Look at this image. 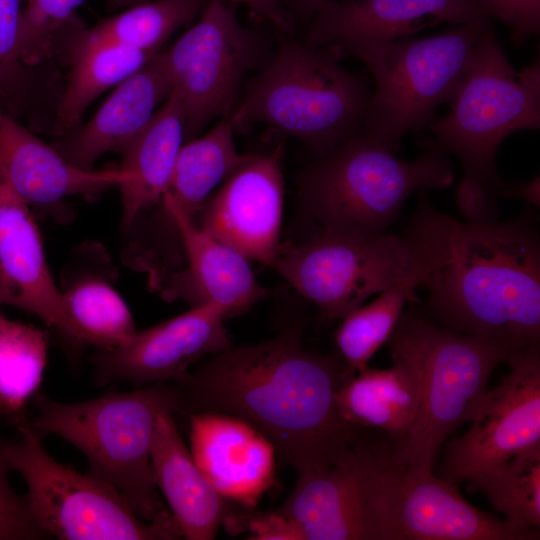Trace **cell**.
Masks as SVG:
<instances>
[{
  "label": "cell",
  "mask_w": 540,
  "mask_h": 540,
  "mask_svg": "<svg viewBox=\"0 0 540 540\" xmlns=\"http://www.w3.org/2000/svg\"><path fill=\"white\" fill-rule=\"evenodd\" d=\"M351 376L342 357L304 350L300 334L291 331L254 345H229L171 384L178 411L242 418L305 474L336 464L362 438L337 406V392Z\"/></svg>",
  "instance_id": "1"
},
{
  "label": "cell",
  "mask_w": 540,
  "mask_h": 540,
  "mask_svg": "<svg viewBox=\"0 0 540 540\" xmlns=\"http://www.w3.org/2000/svg\"><path fill=\"white\" fill-rule=\"evenodd\" d=\"M403 238L421 267L431 321L509 355L539 344L540 242L528 220L459 221L422 189Z\"/></svg>",
  "instance_id": "2"
},
{
  "label": "cell",
  "mask_w": 540,
  "mask_h": 540,
  "mask_svg": "<svg viewBox=\"0 0 540 540\" xmlns=\"http://www.w3.org/2000/svg\"><path fill=\"white\" fill-rule=\"evenodd\" d=\"M387 344L391 357L412 365L421 388L416 418L389 444L391 456L405 468L432 470L440 448L470 422L492 372L509 353L447 330L413 308L403 311Z\"/></svg>",
  "instance_id": "3"
},
{
  "label": "cell",
  "mask_w": 540,
  "mask_h": 540,
  "mask_svg": "<svg viewBox=\"0 0 540 540\" xmlns=\"http://www.w3.org/2000/svg\"><path fill=\"white\" fill-rule=\"evenodd\" d=\"M29 427L40 437L58 435L87 458L88 474L109 484L150 522L166 510L156 491L151 462L155 422L165 410H178L172 384L158 382L130 392H110L77 403L37 399Z\"/></svg>",
  "instance_id": "4"
},
{
  "label": "cell",
  "mask_w": 540,
  "mask_h": 540,
  "mask_svg": "<svg viewBox=\"0 0 540 540\" xmlns=\"http://www.w3.org/2000/svg\"><path fill=\"white\" fill-rule=\"evenodd\" d=\"M329 53L282 38L230 114L236 129L261 123L323 157L360 132L371 92Z\"/></svg>",
  "instance_id": "5"
},
{
  "label": "cell",
  "mask_w": 540,
  "mask_h": 540,
  "mask_svg": "<svg viewBox=\"0 0 540 540\" xmlns=\"http://www.w3.org/2000/svg\"><path fill=\"white\" fill-rule=\"evenodd\" d=\"M453 180L443 152L405 161L359 132L302 174L299 193L317 233L379 235L415 190L446 188Z\"/></svg>",
  "instance_id": "6"
},
{
  "label": "cell",
  "mask_w": 540,
  "mask_h": 540,
  "mask_svg": "<svg viewBox=\"0 0 540 540\" xmlns=\"http://www.w3.org/2000/svg\"><path fill=\"white\" fill-rule=\"evenodd\" d=\"M450 102L449 113L430 122L435 149L456 154L464 178L490 193L498 182L495 159L502 141L540 127V62L517 71L489 22Z\"/></svg>",
  "instance_id": "7"
},
{
  "label": "cell",
  "mask_w": 540,
  "mask_h": 540,
  "mask_svg": "<svg viewBox=\"0 0 540 540\" xmlns=\"http://www.w3.org/2000/svg\"><path fill=\"white\" fill-rule=\"evenodd\" d=\"M490 19L456 25L425 38L404 37L355 48L374 81L363 133L396 152L403 135L432 122L438 105L450 101L473 49Z\"/></svg>",
  "instance_id": "8"
},
{
  "label": "cell",
  "mask_w": 540,
  "mask_h": 540,
  "mask_svg": "<svg viewBox=\"0 0 540 540\" xmlns=\"http://www.w3.org/2000/svg\"><path fill=\"white\" fill-rule=\"evenodd\" d=\"M20 438L0 443L9 468L24 479L25 498L38 526L62 540H175L181 529L167 509L142 520L128 500L109 484L57 462L24 421Z\"/></svg>",
  "instance_id": "9"
},
{
  "label": "cell",
  "mask_w": 540,
  "mask_h": 540,
  "mask_svg": "<svg viewBox=\"0 0 540 540\" xmlns=\"http://www.w3.org/2000/svg\"><path fill=\"white\" fill-rule=\"evenodd\" d=\"M164 53L191 140L217 117L230 116L246 75L271 60L263 36L243 26L236 6L209 0L198 21Z\"/></svg>",
  "instance_id": "10"
},
{
  "label": "cell",
  "mask_w": 540,
  "mask_h": 540,
  "mask_svg": "<svg viewBox=\"0 0 540 540\" xmlns=\"http://www.w3.org/2000/svg\"><path fill=\"white\" fill-rule=\"evenodd\" d=\"M411 261L407 242L394 233L320 232L299 245L280 244L271 267L333 321L396 284Z\"/></svg>",
  "instance_id": "11"
},
{
  "label": "cell",
  "mask_w": 540,
  "mask_h": 540,
  "mask_svg": "<svg viewBox=\"0 0 540 540\" xmlns=\"http://www.w3.org/2000/svg\"><path fill=\"white\" fill-rule=\"evenodd\" d=\"M505 361L508 374L485 391L470 427L445 443L438 476L455 486L540 445L539 344L513 352Z\"/></svg>",
  "instance_id": "12"
},
{
  "label": "cell",
  "mask_w": 540,
  "mask_h": 540,
  "mask_svg": "<svg viewBox=\"0 0 540 540\" xmlns=\"http://www.w3.org/2000/svg\"><path fill=\"white\" fill-rule=\"evenodd\" d=\"M389 445L363 437L339 462L299 474L277 510L293 520L303 540H381L379 498Z\"/></svg>",
  "instance_id": "13"
},
{
  "label": "cell",
  "mask_w": 540,
  "mask_h": 540,
  "mask_svg": "<svg viewBox=\"0 0 540 540\" xmlns=\"http://www.w3.org/2000/svg\"><path fill=\"white\" fill-rule=\"evenodd\" d=\"M390 447V446H389ZM381 540H532L465 500L433 470L409 469L389 454L379 499Z\"/></svg>",
  "instance_id": "14"
},
{
  "label": "cell",
  "mask_w": 540,
  "mask_h": 540,
  "mask_svg": "<svg viewBox=\"0 0 540 540\" xmlns=\"http://www.w3.org/2000/svg\"><path fill=\"white\" fill-rule=\"evenodd\" d=\"M282 147L243 161L208 198L196 224L249 260L271 266L280 246Z\"/></svg>",
  "instance_id": "15"
},
{
  "label": "cell",
  "mask_w": 540,
  "mask_h": 540,
  "mask_svg": "<svg viewBox=\"0 0 540 540\" xmlns=\"http://www.w3.org/2000/svg\"><path fill=\"white\" fill-rule=\"evenodd\" d=\"M499 19L485 0H334L312 18L307 46L338 60L355 48L409 37L419 30Z\"/></svg>",
  "instance_id": "16"
},
{
  "label": "cell",
  "mask_w": 540,
  "mask_h": 540,
  "mask_svg": "<svg viewBox=\"0 0 540 540\" xmlns=\"http://www.w3.org/2000/svg\"><path fill=\"white\" fill-rule=\"evenodd\" d=\"M221 308L213 304L189 311L138 331L124 345L111 350L97 349L95 379L104 386L126 381L135 386L172 381L208 354L227 348L229 340Z\"/></svg>",
  "instance_id": "17"
},
{
  "label": "cell",
  "mask_w": 540,
  "mask_h": 540,
  "mask_svg": "<svg viewBox=\"0 0 540 540\" xmlns=\"http://www.w3.org/2000/svg\"><path fill=\"white\" fill-rule=\"evenodd\" d=\"M172 221L186 266L151 280L167 300L181 298L192 307L213 304L226 318L241 315L266 295L245 256L215 239L184 213L163 207Z\"/></svg>",
  "instance_id": "18"
},
{
  "label": "cell",
  "mask_w": 540,
  "mask_h": 540,
  "mask_svg": "<svg viewBox=\"0 0 540 540\" xmlns=\"http://www.w3.org/2000/svg\"><path fill=\"white\" fill-rule=\"evenodd\" d=\"M190 418V453L196 465L224 498L254 509L275 484V448L246 420L202 412Z\"/></svg>",
  "instance_id": "19"
},
{
  "label": "cell",
  "mask_w": 540,
  "mask_h": 540,
  "mask_svg": "<svg viewBox=\"0 0 540 540\" xmlns=\"http://www.w3.org/2000/svg\"><path fill=\"white\" fill-rule=\"evenodd\" d=\"M125 179L120 168L86 170L72 165L0 104V180L27 205L57 206L70 196L119 186Z\"/></svg>",
  "instance_id": "20"
},
{
  "label": "cell",
  "mask_w": 540,
  "mask_h": 540,
  "mask_svg": "<svg viewBox=\"0 0 540 540\" xmlns=\"http://www.w3.org/2000/svg\"><path fill=\"white\" fill-rule=\"evenodd\" d=\"M172 91L164 53L118 84L96 113L82 126L63 135L53 147L72 165L90 170L106 152L134 138Z\"/></svg>",
  "instance_id": "21"
},
{
  "label": "cell",
  "mask_w": 540,
  "mask_h": 540,
  "mask_svg": "<svg viewBox=\"0 0 540 540\" xmlns=\"http://www.w3.org/2000/svg\"><path fill=\"white\" fill-rule=\"evenodd\" d=\"M31 312L63 332L62 298L48 267L42 238L30 212L0 180V306Z\"/></svg>",
  "instance_id": "22"
},
{
  "label": "cell",
  "mask_w": 540,
  "mask_h": 540,
  "mask_svg": "<svg viewBox=\"0 0 540 540\" xmlns=\"http://www.w3.org/2000/svg\"><path fill=\"white\" fill-rule=\"evenodd\" d=\"M173 412H161L155 422L151 445L154 481L184 538L214 539L239 505L222 497L202 474L179 435Z\"/></svg>",
  "instance_id": "23"
},
{
  "label": "cell",
  "mask_w": 540,
  "mask_h": 540,
  "mask_svg": "<svg viewBox=\"0 0 540 540\" xmlns=\"http://www.w3.org/2000/svg\"><path fill=\"white\" fill-rule=\"evenodd\" d=\"M185 139L181 101L173 90L148 124L118 149L126 179L120 188L123 223L131 227L161 201L171 181Z\"/></svg>",
  "instance_id": "24"
},
{
  "label": "cell",
  "mask_w": 540,
  "mask_h": 540,
  "mask_svg": "<svg viewBox=\"0 0 540 540\" xmlns=\"http://www.w3.org/2000/svg\"><path fill=\"white\" fill-rule=\"evenodd\" d=\"M60 38L65 43L70 67L55 120V131L63 136L79 125L84 112L100 94L120 84L156 53L94 40L74 19L64 27L57 40Z\"/></svg>",
  "instance_id": "25"
},
{
  "label": "cell",
  "mask_w": 540,
  "mask_h": 540,
  "mask_svg": "<svg viewBox=\"0 0 540 540\" xmlns=\"http://www.w3.org/2000/svg\"><path fill=\"white\" fill-rule=\"evenodd\" d=\"M391 359L388 368L368 366L347 379L337 392V406L349 424L380 429L396 439L416 418L421 388L411 364L399 357Z\"/></svg>",
  "instance_id": "26"
},
{
  "label": "cell",
  "mask_w": 540,
  "mask_h": 540,
  "mask_svg": "<svg viewBox=\"0 0 540 540\" xmlns=\"http://www.w3.org/2000/svg\"><path fill=\"white\" fill-rule=\"evenodd\" d=\"M235 128L222 117L205 135L183 144L161 202L195 219L214 189L243 161L234 143Z\"/></svg>",
  "instance_id": "27"
},
{
  "label": "cell",
  "mask_w": 540,
  "mask_h": 540,
  "mask_svg": "<svg viewBox=\"0 0 540 540\" xmlns=\"http://www.w3.org/2000/svg\"><path fill=\"white\" fill-rule=\"evenodd\" d=\"M68 338L97 349H116L137 332L125 301L107 278L98 273H79L60 290Z\"/></svg>",
  "instance_id": "28"
},
{
  "label": "cell",
  "mask_w": 540,
  "mask_h": 540,
  "mask_svg": "<svg viewBox=\"0 0 540 540\" xmlns=\"http://www.w3.org/2000/svg\"><path fill=\"white\" fill-rule=\"evenodd\" d=\"M421 280V267L412 256L407 272L396 284L342 318L334 338L350 375L368 367L370 359L392 334L405 304L419 302L415 290Z\"/></svg>",
  "instance_id": "29"
},
{
  "label": "cell",
  "mask_w": 540,
  "mask_h": 540,
  "mask_svg": "<svg viewBox=\"0 0 540 540\" xmlns=\"http://www.w3.org/2000/svg\"><path fill=\"white\" fill-rule=\"evenodd\" d=\"M467 491L483 494L505 522L519 531L539 535L540 445L467 478Z\"/></svg>",
  "instance_id": "30"
},
{
  "label": "cell",
  "mask_w": 540,
  "mask_h": 540,
  "mask_svg": "<svg viewBox=\"0 0 540 540\" xmlns=\"http://www.w3.org/2000/svg\"><path fill=\"white\" fill-rule=\"evenodd\" d=\"M47 350L46 331L0 312V415L21 422V412L43 380Z\"/></svg>",
  "instance_id": "31"
},
{
  "label": "cell",
  "mask_w": 540,
  "mask_h": 540,
  "mask_svg": "<svg viewBox=\"0 0 540 540\" xmlns=\"http://www.w3.org/2000/svg\"><path fill=\"white\" fill-rule=\"evenodd\" d=\"M209 0H155L84 28L94 40L128 49L157 53L161 44L178 28L199 15Z\"/></svg>",
  "instance_id": "32"
},
{
  "label": "cell",
  "mask_w": 540,
  "mask_h": 540,
  "mask_svg": "<svg viewBox=\"0 0 540 540\" xmlns=\"http://www.w3.org/2000/svg\"><path fill=\"white\" fill-rule=\"evenodd\" d=\"M85 0H25L20 25V53L24 66L48 58L64 27Z\"/></svg>",
  "instance_id": "33"
},
{
  "label": "cell",
  "mask_w": 540,
  "mask_h": 540,
  "mask_svg": "<svg viewBox=\"0 0 540 540\" xmlns=\"http://www.w3.org/2000/svg\"><path fill=\"white\" fill-rule=\"evenodd\" d=\"M25 0H0V104L15 110L24 87L20 25Z\"/></svg>",
  "instance_id": "34"
},
{
  "label": "cell",
  "mask_w": 540,
  "mask_h": 540,
  "mask_svg": "<svg viewBox=\"0 0 540 540\" xmlns=\"http://www.w3.org/2000/svg\"><path fill=\"white\" fill-rule=\"evenodd\" d=\"M9 468L0 450V540H38L48 535L34 520L25 498L8 481Z\"/></svg>",
  "instance_id": "35"
},
{
  "label": "cell",
  "mask_w": 540,
  "mask_h": 540,
  "mask_svg": "<svg viewBox=\"0 0 540 540\" xmlns=\"http://www.w3.org/2000/svg\"><path fill=\"white\" fill-rule=\"evenodd\" d=\"M229 534L250 532L255 540H303L297 524L277 509L268 512L253 511L238 506L224 520Z\"/></svg>",
  "instance_id": "36"
},
{
  "label": "cell",
  "mask_w": 540,
  "mask_h": 540,
  "mask_svg": "<svg viewBox=\"0 0 540 540\" xmlns=\"http://www.w3.org/2000/svg\"><path fill=\"white\" fill-rule=\"evenodd\" d=\"M498 13L499 20L512 27L511 41L523 44L540 29V0H485Z\"/></svg>",
  "instance_id": "37"
},
{
  "label": "cell",
  "mask_w": 540,
  "mask_h": 540,
  "mask_svg": "<svg viewBox=\"0 0 540 540\" xmlns=\"http://www.w3.org/2000/svg\"><path fill=\"white\" fill-rule=\"evenodd\" d=\"M237 6L243 5L249 9L251 14L261 21L272 24L282 32L290 31L292 18L290 13L284 8L281 0H225Z\"/></svg>",
  "instance_id": "38"
},
{
  "label": "cell",
  "mask_w": 540,
  "mask_h": 540,
  "mask_svg": "<svg viewBox=\"0 0 540 540\" xmlns=\"http://www.w3.org/2000/svg\"><path fill=\"white\" fill-rule=\"evenodd\" d=\"M501 196L506 198H519L528 204L539 207L540 205V181L537 176L534 180L517 188L503 190Z\"/></svg>",
  "instance_id": "39"
},
{
  "label": "cell",
  "mask_w": 540,
  "mask_h": 540,
  "mask_svg": "<svg viewBox=\"0 0 540 540\" xmlns=\"http://www.w3.org/2000/svg\"><path fill=\"white\" fill-rule=\"evenodd\" d=\"M331 1L333 0H287V4L298 18L308 20Z\"/></svg>",
  "instance_id": "40"
},
{
  "label": "cell",
  "mask_w": 540,
  "mask_h": 540,
  "mask_svg": "<svg viewBox=\"0 0 540 540\" xmlns=\"http://www.w3.org/2000/svg\"><path fill=\"white\" fill-rule=\"evenodd\" d=\"M149 0H108V2L116 8L131 7Z\"/></svg>",
  "instance_id": "41"
}]
</instances>
